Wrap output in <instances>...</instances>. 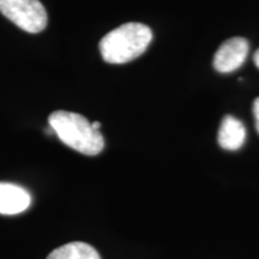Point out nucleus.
<instances>
[{"mask_svg":"<svg viewBox=\"0 0 259 259\" xmlns=\"http://www.w3.org/2000/svg\"><path fill=\"white\" fill-rule=\"evenodd\" d=\"M48 124L64 144L80 154L95 156L105 148L100 130L93 128L92 122L78 113L56 111L48 118Z\"/></svg>","mask_w":259,"mask_h":259,"instance_id":"obj_1","label":"nucleus"},{"mask_svg":"<svg viewBox=\"0 0 259 259\" xmlns=\"http://www.w3.org/2000/svg\"><path fill=\"white\" fill-rule=\"evenodd\" d=\"M250 45L244 37H232L223 42L213 57V69L229 73L238 70L247 58Z\"/></svg>","mask_w":259,"mask_h":259,"instance_id":"obj_4","label":"nucleus"},{"mask_svg":"<svg viewBox=\"0 0 259 259\" xmlns=\"http://www.w3.org/2000/svg\"><path fill=\"white\" fill-rule=\"evenodd\" d=\"M92 126H93V128H95V130H100V127H101V122H99V121L92 122Z\"/></svg>","mask_w":259,"mask_h":259,"instance_id":"obj_10","label":"nucleus"},{"mask_svg":"<svg viewBox=\"0 0 259 259\" xmlns=\"http://www.w3.org/2000/svg\"><path fill=\"white\" fill-rule=\"evenodd\" d=\"M253 61H254L255 66H257L258 69H259V50L255 51V53H254V56H253Z\"/></svg>","mask_w":259,"mask_h":259,"instance_id":"obj_9","label":"nucleus"},{"mask_svg":"<svg viewBox=\"0 0 259 259\" xmlns=\"http://www.w3.org/2000/svg\"><path fill=\"white\" fill-rule=\"evenodd\" d=\"M153 40V31L142 23H125L102 37L99 48L109 64H125L141 57Z\"/></svg>","mask_w":259,"mask_h":259,"instance_id":"obj_2","label":"nucleus"},{"mask_svg":"<svg viewBox=\"0 0 259 259\" xmlns=\"http://www.w3.org/2000/svg\"><path fill=\"white\" fill-rule=\"evenodd\" d=\"M46 259H101V257L92 245L76 241L56 248Z\"/></svg>","mask_w":259,"mask_h":259,"instance_id":"obj_7","label":"nucleus"},{"mask_svg":"<svg viewBox=\"0 0 259 259\" xmlns=\"http://www.w3.org/2000/svg\"><path fill=\"white\" fill-rule=\"evenodd\" d=\"M246 130L240 120L232 115H226L222 119L219 131V144L226 150H238L245 143Z\"/></svg>","mask_w":259,"mask_h":259,"instance_id":"obj_6","label":"nucleus"},{"mask_svg":"<svg viewBox=\"0 0 259 259\" xmlns=\"http://www.w3.org/2000/svg\"><path fill=\"white\" fill-rule=\"evenodd\" d=\"M253 115L255 119V128H257L259 134V97L258 99H255L253 102Z\"/></svg>","mask_w":259,"mask_h":259,"instance_id":"obj_8","label":"nucleus"},{"mask_svg":"<svg viewBox=\"0 0 259 259\" xmlns=\"http://www.w3.org/2000/svg\"><path fill=\"white\" fill-rule=\"evenodd\" d=\"M0 12L30 34L45 30L48 23L47 11L40 0H0Z\"/></svg>","mask_w":259,"mask_h":259,"instance_id":"obj_3","label":"nucleus"},{"mask_svg":"<svg viewBox=\"0 0 259 259\" xmlns=\"http://www.w3.org/2000/svg\"><path fill=\"white\" fill-rule=\"evenodd\" d=\"M31 204V196L24 187L12 183H0V213L17 215Z\"/></svg>","mask_w":259,"mask_h":259,"instance_id":"obj_5","label":"nucleus"}]
</instances>
